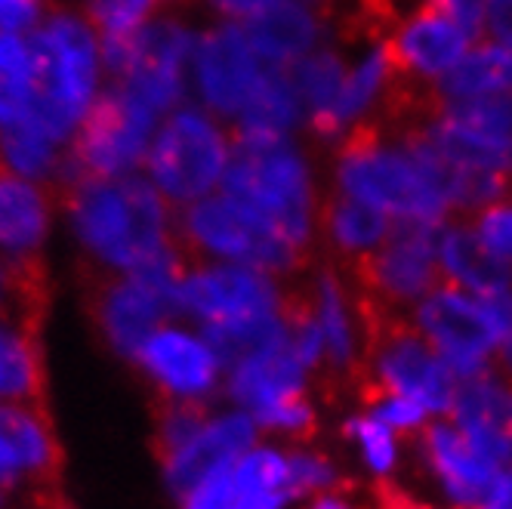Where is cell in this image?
Listing matches in <instances>:
<instances>
[{
    "instance_id": "ab89813d",
    "label": "cell",
    "mask_w": 512,
    "mask_h": 509,
    "mask_svg": "<svg viewBox=\"0 0 512 509\" xmlns=\"http://www.w3.org/2000/svg\"><path fill=\"white\" fill-rule=\"evenodd\" d=\"M176 503H179V509H235L238 506V488L232 479V466L213 469L210 476H204Z\"/></svg>"
},
{
    "instance_id": "44dd1931",
    "label": "cell",
    "mask_w": 512,
    "mask_h": 509,
    "mask_svg": "<svg viewBox=\"0 0 512 509\" xmlns=\"http://www.w3.org/2000/svg\"><path fill=\"white\" fill-rule=\"evenodd\" d=\"M309 377L312 371L303 365L290 346V337L284 334L275 343L232 361L223 377V392L235 408L247 411L250 417H260L269 408L306 395Z\"/></svg>"
},
{
    "instance_id": "f546056e",
    "label": "cell",
    "mask_w": 512,
    "mask_h": 509,
    "mask_svg": "<svg viewBox=\"0 0 512 509\" xmlns=\"http://www.w3.org/2000/svg\"><path fill=\"white\" fill-rule=\"evenodd\" d=\"M0 432L7 435L16 448V457L22 463L28 485H50L59 472V442L50 423V414L44 411V402L38 405H0Z\"/></svg>"
},
{
    "instance_id": "d6a6232c",
    "label": "cell",
    "mask_w": 512,
    "mask_h": 509,
    "mask_svg": "<svg viewBox=\"0 0 512 509\" xmlns=\"http://www.w3.org/2000/svg\"><path fill=\"white\" fill-rule=\"evenodd\" d=\"M179 0H90V22L99 31L102 44H118L161 16L164 7H173Z\"/></svg>"
},
{
    "instance_id": "f1b7e54d",
    "label": "cell",
    "mask_w": 512,
    "mask_h": 509,
    "mask_svg": "<svg viewBox=\"0 0 512 509\" xmlns=\"http://www.w3.org/2000/svg\"><path fill=\"white\" fill-rule=\"evenodd\" d=\"M44 355L38 327L0 318V405L44 402Z\"/></svg>"
},
{
    "instance_id": "e575fe53",
    "label": "cell",
    "mask_w": 512,
    "mask_h": 509,
    "mask_svg": "<svg viewBox=\"0 0 512 509\" xmlns=\"http://www.w3.org/2000/svg\"><path fill=\"white\" fill-rule=\"evenodd\" d=\"M207 414H210V405L161 402L158 417H155V435H152V448H155L158 460L179 451V448H186L201 432Z\"/></svg>"
},
{
    "instance_id": "f907efd6",
    "label": "cell",
    "mask_w": 512,
    "mask_h": 509,
    "mask_svg": "<svg viewBox=\"0 0 512 509\" xmlns=\"http://www.w3.org/2000/svg\"><path fill=\"white\" fill-rule=\"evenodd\" d=\"M306 509H352V506L337 494H324V497H315Z\"/></svg>"
},
{
    "instance_id": "8fae6325",
    "label": "cell",
    "mask_w": 512,
    "mask_h": 509,
    "mask_svg": "<svg viewBox=\"0 0 512 509\" xmlns=\"http://www.w3.org/2000/svg\"><path fill=\"white\" fill-rule=\"evenodd\" d=\"M358 383L361 395H408L429 414H451L454 398L460 392L457 374L408 318L374 321Z\"/></svg>"
},
{
    "instance_id": "f6af8a7d",
    "label": "cell",
    "mask_w": 512,
    "mask_h": 509,
    "mask_svg": "<svg viewBox=\"0 0 512 509\" xmlns=\"http://www.w3.org/2000/svg\"><path fill=\"white\" fill-rule=\"evenodd\" d=\"M25 472H22V463L16 457V448L10 445V439L4 432H0V488L10 491V494H19L25 488Z\"/></svg>"
},
{
    "instance_id": "e0dca14e",
    "label": "cell",
    "mask_w": 512,
    "mask_h": 509,
    "mask_svg": "<svg viewBox=\"0 0 512 509\" xmlns=\"http://www.w3.org/2000/svg\"><path fill=\"white\" fill-rule=\"evenodd\" d=\"M383 38L398 68L401 87L432 96L475 44L479 31L423 0L386 22Z\"/></svg>"
},
{
    "instance_id": "f35d334b",
    "label": "cell",
    "mask_w": 512,
    "mask_h": 509,
    "mask_svg": "<svg viewBox=\"0 0 512 509\" xmlns=\"http://www.w3.org/2000/svg\"><path fill=\"white\" fill-rule=\"evenodd\" d=\"M287 466H290V482H287L290 500L312 491H324L337 482V469L331 466V460L312 451H290Z\"/></svg>"
},
{
    "instance_id": "3957f363",
    "label": "cell",
    "mask_w": 512,
    "mask_h": 509,
    "mask_svg": "<svg viewBox=\"0 0 512 509\" xmlns=\"http://www.w3.org/2000/svg\"><path fill=\"white\" fill-rule=\"evenodd\" d=\"M414 124L442 164L457 216H469L512 189V99H429Z\"/></svg>"
},
{
    "instance_id": "d4e9b609",
    "label": "cell",
    "mask_w": 512,
    "mask_h": 509,
    "mask_svg": "<svg viewBox=\"0 0 512 509\" xmlns=\"http://www.w3.org/2000/svg\"><path fill=\"white\" fill-rule=\"evenodd\" d=\"M392 226L395 223L377 207L349 195L327 192L318 223V244H324L334 263L355 269L389 238Z\"/></svg>"
},
{
    "instance_id": "7bdbcfd3",
    "label": "cell",
    "mask_w": 512,
    "mask_h": 509,
    "mask_svg": "<svg viewBox=\"0 0 512 509\" xmlns=\"http://www.w3.org/2000/svg\"><path fill=\"white\" fill-rule=\"evenodd\" d=\"M207 10L219 19V22H238L247 25L250 19L263 16L266 10L284 4V0H204Z\"/></svg>"
},
{
    "instance_id": "52a82bcc",
    "label": "cell",
    "mask_w": 512,
    "mask_h": 509,
    "mask_svg": "<svg viewBox=\"0 0 512 509\" xmlns=\"http://www.w3.org/2000/svg\"><path fill=\"white\" fill-rule=\"evenodd\" d=\"M232 155V127L189 99L161 118L142 173L176 210H182L223 189Z\"/></svg>"
},
{
    "instance_id": "4fadbf2b",
    "label": "cell",
    "mask_w": 512,
    "mask_h": 509,
    "mask_svg": "<svg viewBox=\"0 0 512 509\" xmlns=\"http://www.w3.org/2000/svg\"><path fill=\"white\" fill-rule=\"evenodd\" d=\"M438 229L442 226L398 223L371 257L355 266V284L374 321L408 318L429 290L442 284Z\"/></svg>"
},
{
    "instance_id": "d6986e66",
    "label": "cell",
    "mask_w": 512,
    "mask_h": 509,
    "mask_svg": "<svg viewBox=\"0 0 512 509\" xmlns=\"http://www.w3.org/2000/svg\"><path fill=\"white\" fill-rule=\"evenodd\" d=\"M346 50H349L346 78H343L337 105L331 118H327L324 130L318 133V142L331 145V149L361 130L377 127L386 118L395 96L405 90L398 78V68L392 62V53L386 47L383 31H364Z\"/></svg>"
},
{
    "instance_id": "7dc6e473",
    "label": "cell",
    "mask_w": 512,
    "mask_h": 509,
    "mask_svg": "<svg viewBox=\"0 0 512 509\" xmlns=\"http://www.w3.org/2000/svg\"><path fill=\"white\" fill-rule=\"evenodd\" d=\"M377 509H432V506L414 500L408 491H401V488L383 482V485L377 488Z\"/></svg>"
},
{
    "instance_id": "9a60e30c",
    "label": "cell",
    "mask_w": 512,
    "mask_h": 509,
    "mask_svg": "<svg viewBox=\"0 0 512 509\" xmlns=\"http://www.w3.org/2000/svg\"><path fill=\"white\" fill-rule=\"evenodd\" d=\"M408 321L445 358L460 383L494 371L500 343L482 297L442 281L411 309Z\"/></svg>"
},
{
    "instance_id": "bcb514c9",
    "label": "cell",
    "mask_w": 512,
    "mask_h": 509,
    "mask_svg": "<svg viewBox=\"0 0 512 509\" xmlns=\"http://www.w3.org/2000/svg\"><path fill=\"white\" fill-rule=\"evenodd\" d=\"M429 4L442 7L445 13H451L454 19L466 22L469 28H475V31L482 34V16H485L488 0H429Z\"/></svg>"
},
{
    "instance_id": "7c38bea8",
    "label": "cell",
    "mask_w": 512,
    "mask_h": 509,
    "mask_svg": "<svg viewBox=\"0 0 512 509\" xmlns=\"http://www.w3.org/2000/svg\"><path fill=\"white\" fill-rule=\"evenodd\" d=\"M158 124L161 115L155 108L136 99L121 84L108 81L68 145V170L62 186L75 176L139 173Z\"/></svg>"
},
{
    "instance_id": "83f0119b",
    "label": "cell",
    "mask_w": 512,
    "mask_h": 509,
    "mask_svg": "<svg viewBox=\"0 0 512 509\" xmlns=\"http://www.w3.org/2000/svg\"><path fill=\"white\" fill-rule=\"evenodd\" d=\"M432 102L512 99V47L479 34L451 75L429 96Z\"/></svg>"
},
{
    "instance_id": "f5cc1de1",
    "label": "cell",
    "mask_w": 512,
    "mask_h": 509,
    "mask_svg": "<svg viewBox=\"0 0 512 509\" xmlns=\"http://www.w3.org/2000/svg\"><path fill=\"white\" fill-rule=\"evenodd\" d=\"M50 509H78V506H71V503H53Z\"/></svg>"
},
{
    "instance_id": "74e56055",
    "label": "cell",
    "mask_w": 512,
    "mask_h": 509,
    "mask_svg": "<svg viewBox=\"0 0 512 509\" xmlns=\"http://www.w3.org/2000/svg\"><path fill=\"white\" fill-rule=\"evenodd\" d=\"M361 402L368 405V414L386 423L392 432H414L426 423L429 411L414 402L408 395H392V392H371L361 395Z\"/></svg>"
},
{
    "instance_id": "ee69618b",
    "label": "cell",
    "mask_w": 512,
    "mask_h": 509,
    "mask_svg": "<svg viewBox=\"0 0 512 509\" xmlns=\"http://www.w3.org/2000/svg\"><path fill=\"white\" fill-rule=\"evenodd\" d=\"M482 34L512 47V0H488L482 16Z\"/></svg>"
},
{
    "instance_id": "816d5d0a",
    "label": "cell",
    "mask_w": 512,
    "mask_h": 509,
    "mask_svg": "<svg viewBox=\"0 0 512 509\" xmlns=\"http://www.w3.org/2000/svg\"><path fill=\"white\" fill-rule=\"evenodd\" d=\"M13 497H16V494H10V491L0 488V509H10V506H13Z\"/></svg>"
},
{
    "instance_id": "8d00e7d4",
    "label": "cell",
    "mask_w": 512,
    "mask_h": 509,
    "mask_svg": "<svg viewBox=\"0 0 512 509\" xmlns=\"http://www.w3.org/2000/svg\"><path fill=\"white\" fill-rule=\"evenodd\" d=\"M346 432L361 442L364 460H368V466L377 472V476H389L395 466V432L371 414L352 417L346 423Z\"/></svg>"
},
{
    "instance_id": "8992f818",
    "label": "cell",
    "mask_w": 512,
    "mask_h": 509,
    "mask_svg": "<svg viewBox=\"0 0 512 509\" xmlns=\"http://www.w3.org/2000/svg\"><path fill=\"white\" fill-rule=\"evenodd\" d=\"M294 290L287 278L244 263L189 260L179 281V318L207 337L263 331L287 318Z\"/></svg>"
},
{
    "instance_id": "c3c4849f",
    "label": "cell",
    "mask_w": 512,
    "mask_h": 509,
    "mask_svg": "<svg viewBox=\"0 0 512 509\" xmlns=\"http://www.w3.org/2000/svg\"><path fill=\"white\" fill-rule=\"evenodd\" d=\"M479 509H512V469L500 472Z\"/></svg>"
},
{
    "instance_id": "6da1fadb",
    "label": "cell",
    "mask_w": 512,
    "mask_h": 509,
    "mask_svg": "<svg viewBox=\"0 0 512 509\" xmlns=\"http://www.w3.org/2000/svg\"><path fill=\"white\" fill-rule=\"evenodd\" d=\"M327 186L377 207L395 226L457 220L442 164L417 124H377L337 142L327 164Z\"/></svg>"
},
{
    "instance_id": "9c48e42d",
    "label": "cell",
    "mask_w": 512,
    "mask_h": 509,
    "mask_svg": "<svg viewBox=\"0 0 512 509\" xmlns=\"http://www.w3.org/2000/svg\"><path fill=\"white\" fill-rule=\"evenodd\" d=\"M186 250L121 275H99L93 315L102 343L133 365L161 324L179 318V281L186 272Z\"/></svg>"
},
{
    "instance_id": "603a6c76",
    "label": "cell",
    "mask_w": 512,
    "mask_h": 509,
    "mask_svg": "<svg viewBox=\"0 0 512 509\" xmlns=\"http://www.w3.org/2000/svg\"><path fill=\"white\" fill-rule=\"evenodd\" d=\"M244 28L260 59L284 71H290L324 41H331V22H327L324 4H315V0H284L263 16L250 19Z\"/></svg>"
},
{
    "instance_id": "484cf974",
    "label": "cell",
    "mask_w": 512,
    "mask_h": 509,
    "mask_svg": "<svg viewBox=\"0 0 512 509\" xmlns=\"http://www.w3.org/2000/svg\"><path fill=\"white\" fill-rule=\"evenodd\" d=\"M438 269H442L445 284L469 290L475 297H488L494 290L512 284V272L503 269L485 250L466 216H457V220L438 229Z\"/></svg>"
},
{
    "instance_id": "836d02e7",
    "label": "cell",
    "mask_w": 512,
    "mask_h": 509,
    "mask_svg": "<svg viewBox=\"0 0 512 509\" xmlns=\"http://www.w3.org/2000/svg\"><path fill=\"white\" fill-rule=\"evenodd\" d=\"M232 479H235L238 497H244V494H290L287 491V482H290L287 454L281 448L256 442L250 451H244L232 463Z\"/></svg>"
},
{
    "instance_id": "30bf717a",
    "label": "cell",
    "mask_w": 512,
    "mask_h": 509,
    "mask_svg": "<svg viewBox=\"0 0 512 509\" xmlns=\"http://www.w3.org/2000/svg\"><path fill=\"white\" fill-rule=\"evenodd\" d=\"M198 31L176 16H155L133 38L102 44L105 71L115 84L130 90L164 118L189 102V68L198 44Z\"/></svg>"
},
{
    "instance_id": "277c9868",
    "label": "cell",
    "mask_w": 512,
    "mask_h": 509,
    "mask_svg": "<svg viewBox=\"0 0 512 509\" xmlns=\"http://www.w3.org/2000/svg\"><path fill=\"white\" fill-rule=\"evenodd\" d=\"M324 183L315 155L300 136L284 139H235V155L223 192L244 201L263 220L312 257L324 207Z\"/></svg>"
},
{
    "instance_id": "7a4b0ae2",
    "label": "cell",
    "mask_w": 512,
    "mask_h": 509,
    "mask_svg": "<svg viewBox=\"0 0 512 509\" xmlns=\"http://www.w3.org/2000/svg\"><path fill=\"white\" fill-rule=\"evenodd\" d=\"M65 220L99 275H121L179 253L176 207L145 179L75 176L65 183Z\"/></svg>"
},
{
    "instance_id": "681fc988",
    "label": "cell",
    "mask_w": 512,
    "mask_h": 509,
    "mask_svg": "<svg viewBox=\"0 0 512 509\" xmlns=\"http://www.w3.org/2000/svg\"><path fill=\"white\" fill-rule=\"evenodd\" d=\"M290 503V494H244L238 497L235 509H284Z\"/></svg>"
},
{
    "instance_id": "ba28073f",
    "label": "cell",
    "mask_w": 512,
    "mask_h": 509,
    "mask_svg": "<svg viewBox=\"0 0 512 509\" xmlns=\"http://www.w3.org/2000/svg\"><path fill=\"white\" fill-rule=\"evenodd\" d=\"M179 244L195 260L244 263L272 275H297L309 257L284 241L260 213L229 192H213L189 207L176 210Z\"/></svg>"
},
{
    "instance_id": "60d3db41",
    "label": "cell",
    "mask_w": 512,
    "mask_h": 509,
    "mask_svg": "<svg viewBox=\"0 0 512 509\" xmlns=\"http://www.w3.org/2000/svg\"><path fill=\"white\" fill-rule=\"evenodd\" d=\"M253 420L266 432H284V435H309L315 429V411H312V402L306 395L290 398V402L269 408Z\"/></svg>"
},
{
    "instance_id": "7402d4cb",
    "label": "cell",
    "mask_w": 512,
    "mask_h": 509,
    "mask_svg": "<svg viewBox=\"0 0 512 509\" xmlns=\"http://www.w3.org/2000/svg\"><path fill=\"white\" fill-rule=\"evenodd\" d=\"M420 448L435 482L442 485L457 509H479L503 472V466L488 460L454 423L426 426L420 435Z\"/></svg>"
},
{
    "instance_id": "5b68a950",
    "label": "cell",
    "mask_w": 512,
    "mask_h": 509,
    "mask_svg": "<svg viewBox=\"0 0 512 509\" xmlns=\"http://www.w3.org/2000/svg\"><path fill=\"white\" fill-rule=\"evenodd\" d=\"M38 59V87L28 121L44 127L62 145H71L99 93L105 90V56L90 16L47 13L31 31Z\"/></svg>"
},
{
    "instance_id": "4dcf8cb0",
    "label": "cell",
    "mask_w": 512,
    "mask_h": 509,
    "mask_svg": "<svg viewBox=\"0 0 512 509\" xmlns=\"http://www.w3.org/2000/svg\"><path fill=\"white\" fill-rule=\"evenodd\" d=\"M0 167L41 186L62 183L68 170V145L25 118L0 127Z\"/></svg>"
},
{
    "instance_id": "db71d44e",
    "label": "cell",
    "mask_w": 512,
    "mask_h": 509,
    "mask_svg": "<svg viewBox=\"0 0 512 509\" xmlns=\"http://www.w3.org/2000/svg\"><path fill=\"white\" fill-rule=\"evenodd\" d=\"M315 4H324V0H315Z\"/></svg>"
},
{
    "instance_id": "d590c367",
    "label": "cell",
    "mask_w": 512,
    "mask_h": 509,
    "mask_svg": "<svg viewBox=\"0 0 512 509\" xmlns=\"http://www.w3.org/2000/svg\"><path fill=\"white\" fill-rule=\"evenodd\" d=\"M491 257L512 272V189L466 216Z\"/></svg>"
},
{
    "instance_id": "4316f807",
    "label": "cell",
    "mask_w": 512,
    "mask_h": 509,
    "mask_svg": "<svg viewBox=\"0 0 512 509\" xmlns=\"http://www.w3.org/2000/svg\"><path fill=\"white\" fill-rule=\"evenodd\" d=\"M232 133L235 139H284L306 133V112L290 71H266L241 115L232 121Z\"/></svg>"
},
{
    "instance_id": "cb8c5ba5",
    "label": "cell",
    "mask_w": 512,
    "mask_h": 509,
    "mask_svg": "<svg viewBox=\"0 0 512 509\" xmlns=\"http://www.w3.org/2000/svg\"><path fill=\"white\" fill-rule=\"evenodd\" d=\"M53 229L47 186L0 167V253L16 263H34Z\"/></svg>"
},
{
    "instance_id": "1f68e13d",
    "label": "cell",
    "mask_w": 512,
    "mask_h": 509,
    "mask_svg": "<svg viewBox=\"0 0 512 509\" xmlns=\"http://www.w3.org/2000/svg\"><path fill=\"white\" fill-rule=\"evenodd\" d=\"M38 87V59L31 34L0 31V127L25 121Z\"/></svg>"
},
{
    "instance_id": "b9f144b4",
    "label": "cell",
    "mask_w": 512,
    "mask_h": 509,
    "mask_svg": "<svg viewBox=\"0 0 512 509\" xmlns=\"http://www.w3.org/2000/svg\"><path fill=\"white\" fill-rule=\"evenodd\" d=\"M47 16L44 0H0V31L31 34Z\"/></svg>"
},
{
    "instance_id": "2e32d148",
    "label": "cell",
    "mask_w": 512,
    "mask_h": 509,
    "mask_svg": "<svg viewBox=\"0 0 512 509\" xmlns=\"http://www.w3.org/2000/svg\"><path fill=\"white\" fill-rule=\"evenodd\" d=\"M133 368L145 377L161 402H189L210 405L223 392L226 365L207 334L186 318L161 324L145 340Z\"/></svg>"
},
{
    "instance_id": "5bb4252c",
    "label": "cell",
    "mask_w": 512,
    "mask_h": 509,
    "mask_svg": "<svg viewBox=\"0 0 512 509\" xmlns=\"http://www.w3.org/2000/svg\"><path fill=\"white\" fill-rule=\"evenodd\" d=\"M297 300L321 334L324 371L334 380H358L374 331V315L346 266L327 263L312 269L303 290H297Z\"/></svg>"
},
{
    "instance_id": "ffe728a7",
    "label": "cell",
    "mask_w": 512,
    "mask_h": 509,
    "mask_svg": "<svg viewBox=\"0 0 512 509\" xmlns=\"http://www.w3.org/2000/svg\"><path fill=\"white\" fill-rule=\"evenodd\" d=\"M260 442V426L241 408L210 411L195 439L167 457H161V479L173 500L195 488L219 466H232L244 451Z\"/></svg>"
},
{
    "instance_id": "ac0fdd59",
    "label": "cell",
    "mask_w": 512,
    "mask_h": 509,
    "mask_svg": "<svg viewBox=\"0 0 512 509\" xmlns=\"http://www.w3.org/2000/svg\"><path fill=\"white\" fill-rule=\"evenodd\" d=\"M269 68L272 65L260 59L244 25L216 19L210 28L198 31L189 68V96L232 127Z\"/></svg>"
}]
</instances>
